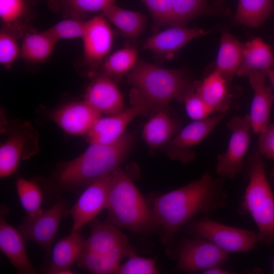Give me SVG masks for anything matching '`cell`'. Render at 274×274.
Masks as SVG:
<instances>
[{"mask_svg": "<svg viewBox=\"0 0 274 274\" xmlns=\"http://www.w3.org/2000/svg\"><path fill=\"white\" fill-rule=\"evenodd\" d=\"M84 100L101 115H113L124 109L123 95L112 79L105 74L91 81Z\"/></svg>", "mask_w": 274, "mask_h": 274, "instance_id": "obj_15", "label": "cell"}, {"mask_svg": "<svg viewBox=\"0 0 274 274\" xmlns=\"http://www.w3.org/2000/svg\"><path fill=\"white\" fill-rule=\"evenodd\" d=\"M101 13L107 20L131 39L136 38L145 28L146 18L140 12L127 10L113 4Z\"/></svg>", "mask_w": 274, "mask_h": 274, "instance_id": "obj_28", "label": "cell"}, {"mask_svg": "<svg viewBox=\"0 0 274 274\" xmlns=\"http://www.w3.org/2000/svg\"><path fill=\"white\" fill-rule=\"evenodd\" d=\"M227 127L231 134L226 151L217 157L215 171L222 178L233 179L242 170L249 146L252 130L249 115L234 116Z\"/></svg>", "mask_w": 274, "mask_h": 274, "instance_id": "obj_7", "label": "cell"}, {"mask_svg": "<svg viewBox=\"0 0 274 274\" xmlns=\"http://www.w3.org/2000/svg\"><path fill=\"white\" fill-rule=\"evenodd\" d=\"M117 0H49L51 8L61 11L70 17L79 16L92 12L101 11ZM80 19V18H79Z\"/></svg>", "mask_w": 274, "mask_h": 274, "instance_id": "obj_30", "label": "cell"}, {"mask_svg": "<svg viewBox=\"0 0 274 274\" xmlns=\"http://www.w3.org/2000/svg\"><path fill=\"white\" fill-rule=\"evenodd\" d=\"M84 250L100 254L123 251L131 255L136 254L126 236L108 221L96 220L92 223L90 234L85 241Z\"/></svg>", "mask_w": 274, "mask_h": 274, "instance_id": "obj_17", "label": "cell"}, {"mask_svg": "<svg viewBox=\"0 0 274 274\" xmlns=\"http://www.w3.org/2000/svg\"><path fill=\"white\" fill-rule=\"evenodd\" d=\"M250 83L254 91V97L249 114L252 130L259 133L269 124L271 109L274 102V94L271 86L265 84L266 75L259 70H254L248 75Z\"/></svg>", "mask_w": 274, "mask_h": 274, "instance_id": "obj_18", "label": "cell"}, {"mask_svg": "<svg viewBox=\"0 0 274 274\" xmlns=\"http://www.w3.org/2000/svg\"><path fill=\"white\" fill-rule=\"evenodd\" d=\"M198 82L192 84L185 95L184 103L188 116L193 120H199L210 117L214 112L196 91Z\"/></svg>", "mask_w": 274, "mask_h": 274, "instance_id": "obj_37", "label": "cell"}, {"mask_svg": "<svg viewBox=\"0 0 274 274\" xmlns=\"http://www.w3.org/2000/svg\"><path fill=\"white\" fill-rule=\"evenodd\" d=\"M66 203L58 199L52 206L32 216H26L18 229L26 241L35 243L50 255L62 219L69 215Z\"/></svg>", "mask_w": 274, "mask_h": 274, "instance_id": "obj_8", "label": "cell"}, {"mask_svg": "<svg viewBox=\"0 0 274 274\" xmlns=\"http://www.w3.org/2000/svg\"><path fill=\"white\" fill-rule=\"evenodd\" d=\"M121 112L107 117H100L87 134L90 144H110L119 140L131 120L152 110L146 102L136 100Z\"/></svg>", "mask_w": 274, "mask_h": 274, "instance_id": "obj_11", "label": "cell"}, {"mask_svg": "<svg viewBox=\"0 0 274 274\" xmlns=\"http://www.w3.org/2000/svg\"><path fill=\"white\" fill-rule=\"evenodd\" d=\"M138 51L132 48H125L106 57L102 63L105 74L110 78H120L128 74L136 63Z\"/></svg>", "mask_w": 274, "mask_h": 274, "instance_id": "obj_31", "label": "cell"}, {"mask_svg": "<svg viewBox=\"0 0 274 274\" xmlns=\"http://www.w3.org/2000/svg\"><path fill=\"white\" fill-rule=\"evenodd\" d=\"M113 173L99 178L84 189L69 210L73 223L72 231H79L106 208Z\"/></svg>", "mask_w": 274, "mask_h": 274, "instance_id": "obj_12", "label": "cell"}, {"mask_svg": "<svg viewBox=\"0 0 274 274\" xmlns=\"http://www.w3.org/2000/svg\"><path fill=\"white\" fill-rule=\"evenodd\" d=\"M227 199L222 181L207 173L199 179L154 200L151 207L156 227L161 230L164 243L195 216L208 214L223 207Z\"/></svg>", "mask_w": 274, "mask_h": 274, "instance_id": "obj_1", "label": "cell"}, {"mask_svg": "<svg viewBox=\"0 0 274 274\" xmlns=\"http://www.w3.org/2000/svg\"><path fill=\"white\" fill-rule=\"evenodd\" d=\"M85 239L78 231H72L59 239L52 248L51 261L46 272L51 274H73V265L84 250Z\"/></svg>", "mask_w": 274, "mask_h": 274, "instance_id": "obj_19", "label": "cell"}, {"mask_svg": "<svg viewBox=\"0 0 274 274\" xmlns=\"http://www.w3.org/2000/svg\"><path fill=\"white\" fill-rule=\"evenodd\" d=\"M259 134L258 152L262 156L274 160V123H269Z\"/></svg>", "mask_w": 274, "mask_h": 274, "instance_id": "obj_40", "label": "cell"}, {"mask_svg": "<svg viewBox=\"0 0 274 274\" xmlns=\"http://www.w3.org/2000/svg\"><path fill=\"white\" fill-rule=\"evenodd\" d=\"M123 251H117L108 254H100L84 250L77 261V266L91 273H116L122 260L131 256Z\"/></svg>", "mask_w": 274, "mask_h": 274, "instance_id": "obj_27", "label": "cell"}, {"mask_svg": "<svg viewBox=\"0 0 274 274\" xmlns=\"http://www.w3.org/2000/svg\"><path fill=\"white\" fill-rule=\"evenodd\" d=\"M272 273L274 274V259H273V264H272Z\"/></svg>", "mask_w": 274, "mask_h": 274, "instance_id": "obj_44", "label": "cell"}, {"mask_svg": "<svg viewBox=\"0 0 274 274\" xmlns=\"http://www.w3.org/2000/svg\"><path fill=\"white\" fill-rule=\"evenodd\" d=\"M192 232L196 237L206 239L221 249L230 253H244L256 248L258 233L246 229L226 225L203 219L195 222Z\"/></svg>", "mask_w": 274, "mask_h": 274, "instance_id": "obj_6", "label": "cell"}, {"mask_svg": "<svg viewBox=\"0 0 274 274\" xmlns=\"http://www.w3.org/2000/svg\"><path fill=\"white\" fill-rule=\"evenodd\" d=\"M179 130V124L164 109L156 112L144 126L142 137L150 147L167 144Z\"/></svg>", "mask_w": 274, "mask_h": 274, "instance_id": "obj_23", "label": "cell"}, {"mask_svg": "<svg viewBox=\"0 0 274 274\" xmlns=\"http://www.w3.org/2000/svg\"><path fill=\"white\" fill-rule=\"evenodd\" d=\"M220 266H213L207 269L202 271L204 274H229L231 273L230 271L223 269L220 267Z\"/></svg>", "mask_w": 274, "mask_h": 274, "instance_id": "obj_41", "label": "cell"}, {"mask_svg": "<svg viewBox=\"0 0 274 274\" xmlns=\"http://www.w3.org/2000/svg\"><path fill=\"white\" fill-rule=\"evenodd\" d=\"M107 221L134 232L156 227L153 213L129 175L118 168L112 174L106 206Z\"/></svg>", "mask_w": 274, "mask_h": 274, "instance_id": "obj_4", "label": "cell"}, {"mask_svg": "<svg viewBox=\"0 0 274 274\" xmlns=\"http://www.w3.org/2000/svg\"><path fill=\"white\" fill-rule=\"evenodd\" d=\"M128 258L120 264L117 274H156L159 272L154 258L139 257L136 254Z\"/></svg>", "mask_w": 274, "mask_h": 274, "instance_id": "obj_38", "label": "cell"}, {"mask_svg": "<svg viewBox=\"0 0 274 274\" xmlns=\"http://www.w3.org/2000/svg\"><path fill=\"white\" fill-rule=\"evenodd\" d=\"M273 10L272 0H238L234 19L239 24L257 27L270 16Z\"/></svg>", "mask_w": 274, "mask_h": 274, "instance_id": "obj_29", "label": "cell"}, {"mask_svg": "<svg viewBox=\"0 0 274 274\" xmlns=\"http://www.w3.org/2000/svg\"><path fill=\"white\" fill-rule=\"evenodd\" d=\"M244 44L230 33H222L219 49L216 70L230 85L242 61Z\"/></svg>", "mask_w": 274, "mask_h": 274, "instance_id": "obj_24", "label": "cell"}, {"mask_svg": "<svg viewBox=\"0 0 274 274\" xmlns=\"http://www.w3.org/2000/svg\"><path fill=\"white\" fill-rule=\"evenodd\" d=\"M133 143L130 133L110 144H90L76 158L63 163L57 172L54 189L59 192L78 191L120 167Z\"/></svg>", "mask_w": 274, "mask_h": 274, "instance_id": "obj_2", "label": "cell"}, {"mask_svg": "<svg viewBox=\"0 0 274 274\" xmlns=\"http://www.w3.org/2000/svg\"><path fill=\"white\" fill-rule=\"evenodd\" d=\"M261 157L256 151L249 158V181L240 209L256 224L259 242L269 245L274 243V197Z\"/></svg>", "mask_w": 274, "mask_h": 274, "instance_id": "obj_5", "label": "cell"}, {"mask_svg": "<svg viewBox=\"0 0 274 274\" xmlns=\"http://www.w3.org/2000/svg\"><path fill=\"white\" fill-rule=\"evenodd\" d=\"M206 0H173L169 25L181 26L203 9Z\"/></svg>", "mask_w": 274, "mask_h": 274, "instance_id": "obj_34", "label": "cell"}, {"mask_svg": "<svg viewBox=\"0 0 274 274\" xmlns=\"http://www.w3.org/2000/svg\"><path fill=\"white\" fill-rule=\"evenodd\" d=\"M20 48L18 44L16 32L3 26L0 31V63L10 69L19 56Z\"/></svg>", "mask_w": 274, "mask_h": 274, "instance_id": "obj_36", "label": "cell"}, {"mask_svg": "<svg viewBox=\"0 0 274 274\" xmlns=\"http://www.w3.org/2000/svg\"><path fill=\"white\" fill-rule=\"evenodd\" d=\"M266 76L268 78L271 82L272 87L274 88V68H269L263 71Z\"/></svg>", "mask_w": 274, "mask_h": 274, "instance_id": "obj_42", "label": "cell"}, {"mask_svg": "<svg viewBox=\"0 0 274 274\" xmlns=\"http://www.w3.org/2000/svg\"><path fill=\"white\" fill-rule=\"evenodd\" d=\"M270 176L271 179H272V180L274 181V170H272L271 172Z\"/></svg>", "mask_w": 274, "mask_h": 274, "instance_id": "obj_43", "label": "cell"}, {"mask_svg": "<svg viewBox=\"0 0 274 274\" xmlns=\"http://www.w3.org/2000/svg\"><path fill=\"white\" fill-rule=\"evenodd\" d=\"M229 85L225 79L215 70L202 82H198L196 90L214 112L226 114L230 105Z\"/></svg>", "mask_w": 274, "mask_h": 274, "instance_id": "obj_21", "label": "cell"}, {"mask_svg": "<svg viewBox=\"0 0 274 274\" xmlns=\"http://www.w3.org/2000/svg\"><path fill=\"white\" fill-rule=\"evenodd\" d=\"M272 68H274V56L268 44L261 38H256L244 44L242 61L236 74L237 76Z\"/></svg>", "mask_w": 274, "mask_h": 274, "instance_id": "obj_22", "label": "cell"}, {"mask_svg": "<svg viewBox=\"0 0 274 274\" xmlns=\"http://www.w3.org/2000/svg\"><path fill=\"white\" fill-rule=\"evenodd\" d=\"M27 139L21 131L13 132L0 148V177L4 178L15 173L21 159H26L25 149Z\"/></svg>", "mask_w": 274, "mask_h": 274, "instance_id": "obj_26", "label": "cell"}, {"mask_svg": "<svg viewBox=\"0 0 274 274\" xmlns=\"http://www.w3.org/2000/svg\"><path fill=\"white\" fill-rule=\"evenodd\" d=\"M29 8V0H0V19L4 26L16 32L18 23Z\"/></svg>", "mask_w": 274, "mask_h": 274, "instance_id": "obj_33", "label": "cell"}, {"mask_svg": "<svg viewBox=\"0 0 274 274\" xmlns=\"http://www.w3.org/2000/svg\"><path fill=\"white\" fill-rule=\"evenodd\" d=\"M230 253L200 237L185 238L178 252L177 269L187 273L202 271L226 262Z\"/></svg>", "mask_w": 274, "mask_h": 274, "instance_id": "obj_9", "label": "cell"}, {"mask_svg": "<svg viewBox=\"0 0 274 274\" xmlns=\"http://www.w3.org/2000/svg\"><path fill=\"white\" fill-rule=\"evenodd\" d=\"M84 56L91 74L104 60L113 45V34L108 20L101 14L86 21L82 37Z\"/></svg>", "mask_w": 274, "mask_h": 274, "instance_id": "obj_13", "label": "cell"}, {"mask_svg": "<svg viewBox=\"0 0 274 274\" xmlns=\"http://www.w3.org/2000/svg\"><path fill=\"white\" fill-rule=\"evenodd\" d=\"M53 120L66 132L74 135L87 134L101 114L84 100L66 104L52 114Z\"/></svg>", "mask_w": 274, "mask_h": 274, "instance_id": "obj_16", "label": "cell"}, {"mask_svg": "<svg viewBox=\"0 0 274 274\" xmlns=\"http://www.w3.org/2000/svg\"><path fill=\"white\" fill-rule=\"evenodd\" d=\"M16 186L20 202L27 216L34 215L42 211L43 194L37 184L18 177Z\"/></svg>", "mask_w": 274, "mask_h": 274, "instance_id": "obj_32", "label": "cell"}, {"mask_svg": "<svg viewBox=\"0 0 274 274\" xmlns=\"http://www.w3.org/2000/svg\"><path fill=\"white\" fill-rule=\"evenodd\" d=\"M226 113L217 114L188 124L172 138L167 144V154L174 160L187 163L194 158L192 147L201 142L224 118Z\"/></svg>", "mask_w": 274, "mask_h": 274, "instance_id": "obj_10", "label": "cell"}, {"mask_svg": "<svg viewBox=\"0 0 274 274\" xmlns=\"http://www.w3.org/2000/svg\"><path fill=\"white\" fill-rule=\"evenodd\" d=\"M208 32L206 30L196 27L189 28L175 26L148 38L143 48L160 54H170L193 39Z\"/></svg>", "mask_w": 274, "mask_h": 274, "instance_id": "obj_20", "label": "cell"}, {"mask_svg": "<svg viewBox=\"0 0 274 274\" xmlns=\"http://www.w3.org/2000/svg\"><path fill=\"white\" fill-rule=\"evenodd\" d=\"M127 79L132 87V101H145L156 112L164 109L173 99L182 102L192 84L180 71L142 60L136 62L127 74Z\"/></svg>", "mask_w": 274, "mask_h": 274, "instance_id": "obj_3", "label": "cell"}, {"mask_svg": "<svg viewBox=\"0 0 274 274\" xmlns=\"http://www.w3.org/2000/svg\"><path fill=\"white\" fill-rule=\"evenodd\" d=\"M86 21L70 17L58 22L46 30L57 42L61 40L82 38Z\"/></svg>", "mask_w": 274, "mask_h": 274, "instance_id": "obj_35", "label": "cell"}, {"mask_svg": "<svg viewBox=\"0 0 274 274\" xmlns=\"http://www.w3.org/2000/svg\"><path fill=\"white\" fill-rule=\"evenodd\" d=\"M7 211L1 208L0 249L19 274H36L38 271L30 263L25 246V239L18 229L5 219Z\"/></svg>", "mask_w": 274, "mask_h": 274, "instance_id": "obj_14", "label": "cell"}, {"mask_svg": "<svg viewBox=\"0 0 274 274\" xmlns=\"http://www.w3.org/2000/svg\"><path fill=\"white\" fill-rule=\"evenodd\" d=\"M152 15L157 27L169 25L173 0H142Z\"/></svg>", "mask_w": 274, "mask_h": 274, "instance_id": "obj_39", "label": "cell"}, {"mask_svg": "<svg viewBox=\"0 0 274 274\" xmlns=\"http://www.w3.org/2000/svg\"><path fill=\"white\" fill-rule=\"evenodd\" d=\"M57 42L45 30L25 33L20 47V56L32 63H42L51 56Z\"/></svg>", "mask_w": 274, "mask_h": 274, "instance_id": "obj_25", "label": "cell"}]
</instances>
